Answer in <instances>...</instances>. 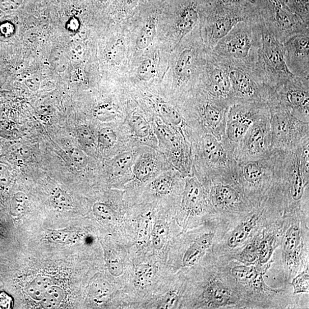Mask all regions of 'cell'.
<instances>
[{
  "instance_id": "cell-34",
  "label": "cell",
  "mask_w": 309,
  "mask_h": 309,
  "mask_svg": "<svg viewBox=\"0 0 309 309\" xmlns=\"http://www.w3.org/2000/svg\"><path fill=\"white\" fill-rule=\"evenodd\" d=\"M64 297L63 289L57 286L52 285L40 301L41 306L48 309L57 307L63 301Z\"/></svg>"
},
{
  "instance_id": "cell-31",
  "label": "cell",
  "mask_w": 309,
  "mask_h": 309,
  "mask_svg": "<svg viewBox=\"0 0 309 309\" xmlns=\"http://www.w3.org/2000/svg\"><path fill=\"white\" fill-rule=\"evenodd\" d=\"M51 286V280L49 278L39 275L27 286V292L34 300L41 301Z\"/></svg>"
},
{
  "instance_id": "cell-33",
  "label": "cell",
  "mask_w": 309,
  "mask_h": 309,
  "mask_svg": "<svg viewBox=\"0 0 309 309\" xmlns=\"http://www.w3.org/2000/svg\"><path fill=\"white\" fill-rule=\"evenodd\" d=\"M276 243V238L273 235H266L261 238L260 242L258 241V265L268 266V262L273 255Z\"/></svg>"
},
{
  "instance_id": "cell-20",
  "label": "cell",
  "mask_w": 309,
  "mask_h": 309,
  "mask_svg": "<svg viewBox=\"0 0 309 309\" xmlns=\"http://www.w3.org/2000/svg\"><path fill=\"white\" fill-rule=\"evenodd\" d=\"M197 292L195 302L190 308H218L235 303V296L231 288L219 277H208Z\"/></svg>"
},
{
  "instance_id": "cell-14",
  "label": "cell",
  "mask_w": 309,
  "mask_h": 309,
  "mask_svg": "<svg viewBox=\"0 0 309 309\" xmlns=\"http://www.w3.org/2000/svg\"><path fill=\"white\" fill-rule=\"evenodd\" d=\"M184 178L174 168L160 174L142 188L134 203L156 202L176 211L181 201Z\"/></svg>"
},
{
  "instance_id": "cell-1",
  "label": "cell",
  "mask_w": 309,
  "mask_h": 309,
  "mask_svg": "<svg viewBox=\"0 0 309 309\" xmlns=\"http://www.w3.org/2000/svg\"><path fill=\"white\" fill-rule=\"evenodd\" d=\"M309 141L293 151H278L277 172L274 190L283 207L299 211L308 206Z\"/></svg>"
},
{
  "instance_id": "cell-32",
  "label": "cell",
  "mask_w": 309,
  "mask_h": 309,
  "mask_svg": "<svg viewBox=\"0 0 309 309\" xmlns=\"http://www.w3.org/2000/svg\"><path fill=\"white\" fill-rule=\"evenodd\" d=\"M156 34V22L155 18L149 17L143 26L136 40L138 49L144 50L149 47Z\"/></svg>"
},
{
  "instance_id": "cell-5",
  "label": "cell",
  "mask_w": 309,
  "mask_h": 309,
  "mask_svg": "<svg viewBox=\"0 0 309 309\" xmlns=\"http://www.w3.org/2000/svg\"><path fill=\"white\" fill-rule=\"evenodd\" d=\"M214 237L215 233L208 230L189 233L187 236L182 231L171 244L166 260L168 270L177 274L195 268L211 248Z\"/></svg>"
},
{
  "instance_id": "cell-28",
  "label": "cell",
  "mask_w": 309,
  "mask_h": 309,
  "mask_svg": "<svg viewBox=\"0 0 309 309\" xmlns=\"http://www.w3.org/2000/svg\"><path fill=\"white\" fill-rule=\"evenodd\" d=\"M266 269L251 265H239L232 268V274L234 279L239 284L246 285L251 288L275 292V290L267 287L263 280L262 271Z\"/></svg>"
},
{
  "instance_id": "cell-4",
  "label": "cell",
  "mask_w": 309,
  "mask_h": 309,
  "mask_svg": "<svg viewBox=\"0 0 309 309\" xmlns=\"http://www.w3.org/2000/svg\"><path fill=\"white\" fill-rule=\"evenodd\" d=\"M278 156V151L272 150L262 158L237 162V181L254 206L264 200L274 186Z\"/></svg>"
},
{
  "instance_id": "cell-21",
  "label": "cell",
  "mask_w": 309,
  "mask_h": 309,
  "mask_svg": "<svg viewBox=\"0 0 309 309\" xmlns=\"http://www.w3.org/2000/svg\"><path fill=\"white\" fill-rule=\"evenodd\" d=\"M286 64L294 76L309 78V31L294 35L284 43Z\"/></svg>"
},
{
  "instance_id": "cell-7",
  "label": "cell",
  "mask_w": 309,
  "mask_h": 309,
  "mask_svg": "<svg viewBox=\"0 0 309 309\" xmlns=\"http://www.w3.org/2000/svg\"><path fill=\"white\" fill-rule=\"evenodd\" d=\"M260 21L280 43L309 31V24L290 9L284 0H256Z\"/></svg>"
},
{
  "instance_id": "cell-22",
  "label": "cell",
  "mask_w": 309,
  "mask_h": 309,
  "mask_svg": "<svg viewBox=\"0 0 309 309\" xmlns=\"http://www.w3.org/2000/svg\"><path fill=\"white\" fill-rule=\"evenodd\" d=\"M101 244L108 271L124 292L130 282L133 267L128 248L118 243L115 246Z\"/></svg>"
},
{
  "instance_id": "cell-17",
  "label": "cell",
  "mask_w": 309,
  "mask_h": 309,
  "mask_svg": "<svg viewBox=\"0 0 309 309\" xmlns=\"http://www.w3.org/2000/svg\"><path fill=\"white\" fill-rule=\"evenodd\" d=\"M188 101L203 131L222 141L230 108L197 89L191 95Z\"/></svg>"
},
{
  "instance_id": "cell-35",
  "label": "cell",
  "mask_w": 309,
  "mask_h": 309,
  "mask_svg": "<svg viewBox=\"0 0 309 309\" xmlns=\"http://www.w3.org/2000/svg\"><path fill=\"white\" fill-rule=\"evenodd\" d=\"M156 74V64L154 60L151 58L144 60L137 68V77L142 81H149L153 79Z\"/></svg>"
},
{
  "instance_id": "cell-15",
  "label": "cell",
  "mask_w": 309,
  "mask_h": 309,
  "mask_svg": "<svg viewBox=\"0 0 309 309\" xmlns=\"http://www.w3.org/2000/svg\"><path fill=\"white\" fill-rule=\"evenodd\" d=\"M270 113L266 103L235 104L230 107L224 135L222 140L232 152L257 120Z\"/></svg>"
},
{
  "instance_id": "cell-37",
  "label": "cell",
  "mask_w": 309,
  "mask_h": 309,
  "mask_svg": "<svg viewBox=\"0 0 309 309\" xmlns=\"http://www.w3.org/2000/svg\"><path fill=\"white\" fill-rule=\"evenodd\" d=\"M68 60L75 64L81 63L86 57V48L81 41H74L69 45L67 51Z\"/></svg>"
},
{
  "instance_id": "cell-18",
  "label": "cell",
  "mask_w": 309,
  "mask_h": 309,
  "mask_svg": "<svg viewBox=\"0 0 309 309\" xmlns=\"http://www.w3.org/2000/svg\"><path fill=\"white\" fill-rule=\"evenodd\" d=\"M204 71L197 89L229 108L236 104L227 69L209 52Z\"/></svg>"
},
{
  "instance_id": "cell-42",
  "label": "cell",
  "mask_w": 309,
  "mask_h": 309,
  "mask_svg": "<svg viewBox=\"0 0 309 309\" xmlns=\"http://www.w3.org/2000/svg\"><path fill=\"white\" fill-rule=\"evenodd\" d=\"M52 204L62 210H70L73 207L72 197L67 192L61 190L54 191L52 196Z\"/></svg>"
},
{
  "instance_id": "cell-16",
  "label": "cell",
  "mask_w": 309,
  "mask_h": 309,
  "mask_svg": "<svg viewBox=\"0 0 309 309\" xmlns=\"http://www.w3.org/2000/svg\"><path fill=\"white\" fill-rule=\"evenodd\" d=\"M271 113L252 124L235 146L233 156L237 162L255 160L268 154L271 150Z\"/></svg>"
},
{
  "instance_id": "cell-13",
  "label": "cell",
  "mask_w": 309,
  "mask_h": 309,
  "mask_svg": "<svg viewBox=\"0 0 309 309\" xmlns=\"http://www.w3.org/2000/svg\"><path fill=\"white\" fill-rule=\"evenodd\" d=\"M173 168L158 150L140 146L132 168L133 179L124 188L126 194L134 201L142 188L160 174Z\"/></svg>"
},
{
  "instance_id": "cell-11",
  "label": "cell",
  "mask_w": 309,
  "mask_h": 309,
  "mask_svg": "<svg viewBox=\"0 0 309 309\" xmlns=\"http://www.w3.org/2000/svg\"><path fill=\"white\" fill-rule=\"evenodd\" d=\"M271 150L288 151L309 141V123L283 110H270Z\"/></svg>"
},
{
  "instance_id": "cell-27",
  "label": "cell",
  "mask_w": 309,
  "mask_h": 309,
  "mask_svg": "<svg viewBox=\"0 0 309 309\" xmlns=\"http://www.w3.org/2000/svg\"><path fill=\"white\" fill-rule=\"evenodd\" d=\"M303 247L300 225L293 224L286 231L283 239L284 261L288 269L293 270L298 266Z\"/></svg>"
},
{
  "instance_id": "cell-9",
  "label": "cell",
  "mask_w": 309,
  "mask_h": 309,
  "mask_svg": "<svg viewBox=\"0 0 309 309\" xmlns=\"http://www.w3.org/2000/svg\"><path fill=\"white\" fill-rule=\"evenodd\" d=\"M267 104L270 110H285L309 123V78L294 76L270 90Z\"/></svg>"
},
{
  "instance_id": "cell-6",
  "label": "cell",
  "mask_w": 309,
  "mask_h": 309,
  "mask_svg": "<svg viewBox=\"0 0 309 309\" xmlns=\"http://www.w3.org/2000/svg\"><path fill=\"white\" fill-rule=\"evenodd\" d=\"M260 25L262 44L255 74L263 85L269 89L273 90L294 75L286 64L284 44L261 22Z\"/></svg>"
},
{
  "instance_id": "cell-52",
  "label": "cell",
  "mask_w": 309,
  "mask_h": 309,
  "mask_svg": "<svg viewBox=\"0 0 309 309\" xmlns=\"http://www.w3.org/2000/svg\"><path fill=\"white\" fill-rule=\"evenodd\" d=\"M139 0H125V3L127 7H132L135 5Z\"/></svg>"
},
{
  "instance_id": "cell-3",
  "label": "cell",
  "mask_w": 309,
  "mask_h": 309,
  "mask_svg": "<svg viewBox=\"0 0 309 309\" xmlns=\"http://www.w3.org/2000/svg\"><path fill=\"white\" fill-rule=\"evenodd\" d=\"M191 150L193 173L203 184L218 178L236 177L237 161L222 141L204 132Z\"/></svg>"
},
{
  "instance_id": "cell-45",
  "label": "cell",
  "mask_w": 309,
  "mask_h": 309,
  "mask_svg": "<svg viewBox=\"0 0 309 309\" xmlns=\"http://www.w3.org/2000/svg\"><path fill=\"white\" fill-rule=\"evenodd\" d=\"M22 3V0H0V9L7 12L15 11Z\"/></svg>"
},
{
  "instance_id": "cell-50",
  "label": "cell",
  "mask_w": 309,
  "mask_h": 309,
  "mask_svg": "<svg viewBox=\"0 0 309 309\" xmlns=\"http://www.w3.org/2000/svg\"><path fill=\"white\" fill-rule=\"evenodd\" d=\"M67 25L69 30L75 31L79 25V22H78L76 18H72L70 20H69Z\"/></svg>"
},
{
  "instance_id": "cell-8",
  "label": "cell",
  "mask_w": 309,
  "mask_h": 309,
  "mask_svg": "<svg viewBox=\"0 0 309 309\" xmlns=\"http://www.w3.org/2000/svg\"><path fill=\"white\" fill-rule=\"evenodd\" d=\"M151 124L158 141L159 150L184 178L192 176L193 173L191 145L176 129L159 118L152 116Z\"/></svg>"
},
{
  "instance_id": "cell-12",
  "label": "cell",
  "mask_w": 309,
  "mask_h": 309,
  "mask_svg": "<svg viewBox=\"0 0 309 309\" xmlns=\"http://www.w3.org/2000/svg\"><path fill=\"white\" fill-rule=\"evenodd\" d=\"M204 185L208 192L213 213L244 212L255 206L244 194L236 177L216 178Z\"/></svg>"
},
{
  "instance_id": "cell-24",
  "label": "cell",
  "mask_w": 309,
  "mask_h": 309,
  "mask_svg": "<svg viewBox=\"0 0 309 309\" xmlns=\"http://www.w3.org/2000/svg\"><path fill=\"white\" fill-rule=\"evenodd\" d=\"M199 66V50L193 45L180 52L175 67V82L180 91H195L194 78Z\"/></svg>"
},
{
  "instance_id": "cell-36",
  "label": "cell",
  "mask_w": 309,
  "mask_h": 309,
  "mask_svg": "<svg viewBox=\"0 0 309 309\" xmlns=\"http://www.w3.org/2000/svg\"><path fill=\"white\" fill-rule=\"evenodd\" d=\"M78 143L87 149L94 148L96 146V137L91 128L87 125H80L77 130Z\"/></svg>"
},
{
  "instance_id": "cell-25",
  "label": "cell",
  "mask_w": 309,
  "mask_h": 309,
  "mask_svg": "<svg viewBox=\"0 0 309 309\" xmlns=\"http://www.w3.org/2000/svg\"><path fill=\"white\" fill-rule=\"evenodd\" d=\"M139 146L113 156L108 163L109 178L115 189L124 190L133 179L132 168Z\"/></svg>"
},
{
  "instance_id": "cell-26",
  "label": "cell",
  "mask_w": 309,
  "mask_h": 309,
  "mask_svg": "<svg viewBox=\"0 0 309 309\" xmlns=\"http://www.w3.org/2000/svg\"><path fill=\"white\" fill-rule=\"evenodd\" d=\"M270 203L269 196H266L259 204L254 206L255 211H252L250 215L240 223L235 228L227 239V245L230 248H236L246 241L259 224L260 219L264 215Z\"/></svg>"
},
{
  "instance_id": "cell-39",
  "label": "cell",
  "mask_w": 309,
  "mask_h": 309,
  "mask_svg": "<svg viewBox=\"0 0 309 309\" xmlns=\"http://www.w3.org/2000/svg\"><path fill=\"white\" fill-rule=\"evenodd\" d=\"M258 240H255L247 244L239 255L238 260L244 265H251L258 261Z\"/></svg>"
},
{
  "instance_id": "cell-10",
  "label": "cell",
  "mask_w": 309,
  "mask_h": 309,
  "mask_svg": "<svg viewBox=\"0 0 309 309\" xmlns=\"http://www.w3.org/2000/svg\"><path fill=\"white\" fill-rule=\"evenodd\" d=\"M213 213L208 192L194 175L184 178L181 201L175 219L183 230L196 227L198 219Z\"/></svg>"
},
{
  "instance_id": "cell-2",
  "label": "cell",
  "mask_w": 309,
  "mask_h": 309,
  "mask_svg": "<svg viewBox=\"0 0 309 309\" xmlns=\"http://www.w3.org/2000/svg\"><path fill=\"white\" fill-rule=\"evenodd\" d=\"M262 44L259 17L240 22L208 52L224 65L241 67L255 73Z\"/></svg>"
},
{
  "instance_id": "cell-46",
  "label": "cell",
  "mask_w": 309,
  "mask_h": 309,
  "mask_svg": "<svg viewBox=\"0 0 309 309\" xmlns=\"http://www.w3.org/2000/svg\"><path fill=\"white\" fill-rule=\"evenodd\" d=\"M11 173L6 165L0 163V187H7L11 181Z\"/></svg>"
},
{
  "instance_id": "cell-51",
  "label": "cell",
  "mask_w": 309,
  "mask_h": 309,
  "mask_svg": "<svg viewBox=\"0 0 309 309\" xmlns=\"http://www.w3.org/2000/svg\"><path fill=\"white\" fill-rule=\"evenodd\" d=\"M6 80V73H5L3 67L0 66V86L3 85Z\"/></svg>"
},
{
  "instance_id": "cell-41",
  "label": "cell",
  "mask_w": 309,
  "mask_h": 309,
  "mask_svg": "<svg viewBox=\"0 0 309 309\" xmlns=\"http://www.w3.org/2000/svg\"><path fill=\"white\" fill-rule=\"evenodd\" d=\"M27 198L25 193L18 192L12 198L10 211L12 216H20L25 210Z\"/></svg>"
},
{
  "instance_id": "cell-38",
  "label": "cell",
  "mask_w": 309,
  "mask_h": 309,
  "mask_svg": "<svg viewBox=\"0 0 309 309\" xmlns=\"http://www.w3.org/2000/svg\"><path fill=\"white\" fill-rule=\"evenodd\" d=\"M126 43L123 39H118L110 47L107 53L109 61L114 64H119L125 58Z\"/></svg>"
},
{
  "instance_id": "cell-30",
  "label": "cell",
  "mask_w": 309,
  "mask_h": 309,
  "mask_svg": "<svg viewBox=\"0 0 309 309\" xmlns=\"http://www.w3.org/2000/svg\"><path fill=\"white\" fill-rule=\"evenodd\" d=\"M114 293L123 294L125 296L121 287H115L111 284L104 280H98L92 284L90 294L92 300L97 304L103 303L109 300Z\"/></svg>"
},
{
  "instance_id": "cell-48",
  "label": "cell",
  "mask_w": 309,
  "mask_h": 309,
  "mask_svg": "<svg viewBox=\"0 0 309 309\" xmlns=\"http://www.w3.org/2000/svg\"><path fill=\"white\" fill-rule=\"evenodd\" d=\"M25 83L31 91L37 92L40 89L41 81L38 77H34L27 78Z\"/></svg>"
},
{
  "instance_id": "cell-49",
  "label": "cell",
  "mask_w": 309,
  "mask_h": 309,
  "mask_svg": "<svg viewBox=\"0 0 309 309\" xmlns=\"http://www.w3.org/2000/svg\"><path fill=\"white\" fill-rule=\"evenodd\" d=\"M52 234L53 236L52 237V238L53 239L56 240V241H62V242L66 241L67 242L68 240H70V239H72V238H75L74 237H73V234L72 235L71 233L68 232L64 233L63 232H62L61 233H59L57 232Z\"/></svg>"
},
{
  "instance_id": "cell-19",
  "label": "cell",
  "mask_w": 309,
  "mask_h": 309,
  "mask_svg": "<svg viewBox=\"0 0 309 309\" xmlns=\"http://www.w3.org/2000/svg\"><path fill=\"white\" fill-rule=\"evenodd\" d=\"M220 63L227 69L228 72L235 103H267L270 90L262 84L255 73L241 67Z\"/></svg>"
},
{
  "instance_id": "cell-40",
  "label": "cell",
  "mask_w": 309,
  "mask_h": 309,
  "mask_svg": "<svg viewBox=\"0 0 309 309\" xmlns=\"http://www.w3.org/2000/svg\"><path fill=\"white\" fill-rule=\"evenodd\" d=\"M68 58L65 52L59 48L53 50L50 56V63L58 72H64L68 67Z\"/></svg>"
},
{
  "instance_id": "cell-47",
  "label": "cell",
  "mask_w": 309,
  "mask_h": 309,
  "mask_svg": "<svg viewBox=\"0 0 309 309\" xmlns=\"http://www.w3.org/2000/svg\"><path fill=\"white\" fill-rule=\"evenodd\" d=\"M13 300L11 296L4 292L0 293V309L11 308Z\"/></svg>"
},
{
  "instance_id": "cell-44",
  "label": "cell",
  "mask_w": 309,
  "mask_h": 309,
  "mask_svg": "<svg viewBox=\"0 0 309 309\" xmlns=\"http://www.w3.org/2000/svg\"><path fill=\"white\" fill-rule=\"evenodd\" d=\"M70 155L75 167L79 170L85 169L89 163V158L85 153L77 147H73L70 151Z\"/></svg>"
},
{
  "instance_id": "cell-29",
  "label": "cell",
  "mask_w": 309,
  "mask_h": 309,
  "mask_svg": "<svg viewBox=\"0 0 309 309\" xmlns=\"http://www.w3.org/2000/svg\"><path fill=\"white\" fill-rule=\"evenodd\" d=\"M200 20V14L193 4L184 7L180 12L176 23V31L179 41L191 33L196 29Z\"/></svg>"
},
{
  "instance_id": "cell-23",
  "label": "cell",
  "mask_w": 309,
  "mask_h": 309,
  "mask_svg": "<svg viewBox=\"0 0 309 309\" xmlns=\"http://www.w3.org/2000/svg\"><path fill=\"white\" fill-rule=\"evenodd\" d=\"M123 123L136 146H147L159 150L158 141L149 114L137 108L127 110Z\"/></svg>"
},
{
  "instance_id": "cell-43",
  "label": "cell",
  "mask_w": 309,
  "mask_h": 309,
  "mask_svg": "<svg viewBox=\"0 0 309 309\" xmlns=\"http://www.w3.org/2000/svg\"><path fill=\"white\" fill-rule=\"evenodd\" d=\"M294 293H308L309 287L308 267L295 278L292 282Z\"/></svg>"
}]
</instances>
